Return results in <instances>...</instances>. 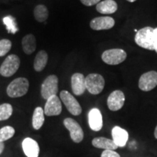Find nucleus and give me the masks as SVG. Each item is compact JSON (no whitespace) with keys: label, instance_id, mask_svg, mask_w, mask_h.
I'll return each instance as SVG.
<instances>
[{"label":"nucleus","instance_id":"obj_23","mask_svg":"<svg viewBox=\"0 0 157 157\" xmlns=\"http://www.w3.org/2000/svg\"><path fill=\"white\" fill-rule=\"evenodd\" d=\"M3 23L5 25L6 29H7V30L9 33L15 34V33L18 31L16 21H15L14 17L11 16V15H8V16L4 17Z\"/></svg>","mask_w":157,"mask_h":157},{"label":"nucleus","instance_id":"obj_13","mask_svg":"<svg viewBox=\"0 0 157 157\" xmlns=\"http://www.w3.org/2000/svg\"><path fill=\"white\" fill-rule=\"evenodd\" d=\"M88 122L91 129L98 132L103 127V117L99 109H93L88 114Z\"/></svg>","mask_w":157,"mask_h":157},{"label":"nucleus","instance_id":"obj_26","mask_svg":"<svg viewBox=\"0 0 157 157\" xmlns=\"http://www.w3.org/2000/svg\"><path fill=\"white\" fill-rule=\"evenodd\" d=\"M12 42L9 39H4L0 40V57L5 56L10 50Z\"/></svg>","mask_w":157,"mask_h":157},{"label":"nucleus","instance_id":"obj_6","mask_svg":"<svg viewBox=\"0 0 157 157\" xmlns=\"http://www.w3.org/2000/svg\"><path fill=\"white\" fill-rule=\"evenodd\" d=\"M102 60L109 65H118L127 58V53L121 49H111L105 50L102 54Z\"/></svg>","mask_w":157,"mask_h":157},{"label":"nucleus","instance_id":"obj_5","mask_svg":"<svg viewBox=\"0 0 157 157\" xmlns=\"http://www.w3.org/2000/svg\"><path fill=\"white\" fill-rule=\"evenodd\" d=\"M58 91V78L56 75H50L44 79L41 87V95L47 101L53 95H57Z\"/></svg>","mask_w":157,"mask_h":157},{"label":"nucleus","instance_id":"obj_25","mask_svg":"<svg viewBox=\"0 0 157 157\" xmlns=\"http://www.w3.org/2000/svg\"><path fill=\"white\" fill-rule=\"evenodd\" d=\"M15 134V129L10 126L4 127L0 129V142L9 140Z\"/></svg>","mask_w":157,"mask_h":157},{"label":"nucleus","instance_id":"obj_4","mask_svg":"<svg viewBox=\"0 0 157 157\" xmlns=\"http://www.w3.org/2000/svg\"><path fill=\"white\" fill-rule=\"evenodd\" d=\"M21 60L15 55H10L5 58L0 67V74L5 77H10L18 70Z\"/></svg>","mask_w":157,"mask_h":157},{"label":"nucleus","instance_id":"obj_8","mask_svg":"<svg viewBox=\"0 0 157 157\" xmlns=\"http://www.w3.org/2000/svg\"><path fill=\"white\" fill-rule=\"evenodd\" d=\"M63 124L66 129L70 132V136L72 140L76 143L82 142L84 138V132L77 121L71 118H66L64 119Z\"/></svg>","mask_w":157,"mask_h":157},{"label":"nucleus","instance_id":"obj_14","mask_svg":"<svg viewBox=\"0 0 157 157\" xmlns=\"http://www.w3.org/2000/svg\"><path fill=\"white\" fill-rule=\"evenodd\" d=\"M71 88L74 95H82L86 90L85 77L82 74L76 73L71 76Z\"/></svg>","mask_w":157,"mask_h":157},{"label":"nucleus","instance_id":"obj_11","mask_svg":"<svg viewBox=\"0 0 157 157\" xmlns=\"http://www.w3.org/2000/svg\"><path fill=\"white\" fill-rule=\"evenodd\" d=\"M62 111V104L57 95H53L47 100L44 105V114L48 117L58 116Z\"/></svg>","mask_w":157,"mask_h":157},{"label":"nucleus","instance_id":"obj_33","mask_svg":"<svg viewBox=\"0 0 157 157\" xmlns=\"http://www.w3.org/2000/svg\"><path fill=\"white\" fill-rule=\"evenodd\" d=\"M135 32H137L138 31H137V29H135Z\"/></svg>","mask_w":157,"mask_h":157},{"label":"nucleus","instance_id":"obj_17","mask_svg":"<svg viewBox=\"0 0 157 157\" xmlns=\"http://www.w3.org/2000/svg\"><path fill=\"white\" fill-rule=\"evenodd\" d=\"M117 4L114 0H104L96 5V10L98 13L104 15L113 14L117 10Z\"/></svg>","mask_w":157,"mask_h":157},{"label":"nucleus","instance_id":"obj_28","mask_svg":"<svg viewBox=\"0 0 157 157\" xmlns=\"http://www.w3.org/2000/svg\"><path fill=\"white\" fill-rule=\"evenodd\" d=\"M80 1H81V2L84 5L90 7V6L97 5V4L100 2L101 0H80Z\"/></svg>","mask_w":157,"mask_h":157},{"label":"nucleus","instance_id":"obj_1","mask_svg":"<svg viewBox=\"0 0 157 157\" xmlns=\"http://www.w3.org/2000/svg\"><path fill=\"white\" fill-rule=\"evenodd\" d=\"M154 29L150 26H146L140 29L135 36L136 44L144 49L154 50Z\"/></svg>","mask_w":157,"mask_h":157},{"label":"nucleus","instance_id":"obj_9","mask_svg":"<svg viewBox=\"0 0 157 157\" xmlns=\"http://www.w3.org/2000/svg\"><path fill=\"white\" fill-rule=\"evenodd\" d=\"M157 86V72L154 71L146 72L140 77L138 87L141 90L148 92Z\"/></svg>","mask_w":157,"mask_h":157},{"label":"nucleus","instance_id":"obj_15","mask_svg":"<svg viewBox=\"0 0 157 157\" xmlns=\"http://www.w3.org/2000/svg\"><path fill=\"white\" fill-rule=\"evenodd\" d=\"M22 148L27 157H38L39 147L38 143L31 137H26L22 143Z\"/></svg>","mask_w":157,"mask_h":157},{"label":"nucleus","instance_id":"obj_10","mask_svg":"<svg viewBox=\"0 0 157 157\" xmlns=\"http://www.w3.org/2000/svg\"><path fill=\"white\" fill-rule=\"evenodd\" d=\"M125 101L124 94L121 90H115L110 94L107 100V105L111 111H117L123 107Z\"/></svg>","mask_w":157,"mask_h":157},{"label":"nucleus","instance_id":"obj_30","mask_svg":"<svg viewBox=\"0 0 157 157\" xmlns=\"http://www.w3.org/2000/svg\"><path fill=\"white\" fill-rule=\"evenodd\" d=\"M4 148H5V144H4L3 142H0V154L2 153Z\"/></svg>","mask_w":157,"mask_h":157},{"label":"nucleus","instance_id":"obj_18","mask_svg":"<svg viewBox=\"0 0 157 157\" xmlns=\"http://www.w3.org/2000/svg\"><path fill=\"white\" fill-rule=\"evenodd\" d=\"M92 144L94 147L98 148H103L104 150H113L117 149L118 146L113 142L112 139L105 138L103 137H95L92 141Z\"/></svg>","mask_w":157,"mask_h":157},{"label":"nucleus","instance_id":"obj_29","mask_svg":"<svg viewBox=\"0 0 157 157\" xmlns=\"http://www.w3.org/2000/svg\"><path fill=\"white\" fill-rule=\"evenodd\" d=\"M154 50L157 53V28L154 29Z\"/></svg>","mask_w":157,"mask_h":157},{"label":"nucleus","instance_id":"obj_24","mask_svg":"<svg viewBox=\"0 0 157 157\" xmlns=\"http://www.w3.org/2000/svg\"><path fill=\"white\" fill-rule=\"evenodd\" d=\"M13 113V106L9 103H4L0 105V121L7 120Z\"/></svg>","mask_w":157,"mask_h":157},{"label":"nucleus","instance_id":"obj_7","mask_svg":"<svg viewBox=\"0 0 157 157\" xmlns=\"http://www.w3.org/2000/svg\"><path fill=\"white\" fill-rule=\"evenodd\" d=\"M60 97L68 111L74 116H78L82 113V107L76 99L66 90L60 92Z\"/></svg>","mask_w":157,"mask_h":157},{"label":"nucleus","instance_id":"obj_2","mask_svg":"<svg viewBox=\"0 0 157 157\" xmlns=\"http://www.w3.org/2000/svg\"><path fill=\"white\" fill-rule=\"evenodd\" d=\"M29 88V82L27 78H17L9 84L7 93L10 98H20L27 93Z\"/></svg>","mask_w":157,"mask_h":157},{"label":"nucleus","instance_id":"obj_16","mask_svg":"<svg viewBox=\"0 0 157 157\" xmlns=\"http://www.w3.org/2000/svg\"><path fill=\"white\" fill-rule=\"evenodd\" d=\"M112 140L118 147H124L126 146L129 138V134L127 130L120 127L116 126L111 131Z\"/></svg>","mask_w":157,"mask_h":157},{"label":"nucleus","instance_id":"obj_27","mask_svg":"<svg viewBox=\"0 0 157 157\" xmlns=\"http://www.w3.org/2000/svg\"><path fill=\"white\" fill-rule=\"evenodd\" d=\"M101 157H120V155L113 150H105L102 153Z\"/></svg>","mask_w":157,"mask_h":157},{"label":"nucleus","instance_id":"obj_32","mask_svg":"<svg viewBox=\"0 0 157 157\" xmlns=\"http://www.w3.org/2000/svg\"><path fill=\"white\" fill-rule=\"evenodd\" d=\"M127 1H128L129 2H134L136 1V0H127Z\"/></svg>","mask_w":157,"mask_h":157},{"label":"nucleus","instance_id":"obj_21","mask_svg":"<svg viewBox=\"0 0 157 157\" xmlns=\"http://www.w3.org/2000/svg\"><path fill=\"white\" fill-rule=\"evenodd\" d=\"M44 112L41 107L35 109L32 118V125L35 129H39L44 122Z\"/></svg>","mask_w":157,"mask_h":157},{"label":"nucleus","instance_id":"obj_31","mask_svg":"<svg viewBox=\"0 0 157 157\" xmlns=\"http://www.w3.org/2000/svg\"><path fill=\"white\" fill-rule=\"evenodd\" d=\"M154 136L157 139V126L156 127V128H155V131H154Z\"/></svg>","mask_w":157,"mask_h":157},{"label":"nucleus","instance_id":"obj_22","mask_svg":"<svg viewBox=\"0 0 157 157\" xmlns=\"http://www.w3.org/2000/svg\"><path fill=\"white\" fill-rule=\"evenodd\" d=\"M34 15L35 19L39 22L47 21L49 16V12L47 7L44 5H39L34 8Z\"/></svg>","mask_w":157,"mask_h":157},{"label":"nucleus","instance_id":"obj_3","mask_svg":"<svg viewBox=\"0 0 157 157\" xmlns=\"http://www.w3.org/2000/svg\"><path fill=\"white\" fill-rule=\"evenodd\" d=\"M86 89L93 95H98L105 87V79L101 74H90L85 78Z\"/></svg>","mask_w":157,"mask_h":157},{"label":"nucleus","instance_id":"obj_20","mask_svg":"<svg viewBox=\"0 0 157 157\" xmlns=\"http://www.w3.org/2000/svg\"><path fill=\"white\" fill-rule=\"evenodd\" d=\"M48 56L44 50H40L35 57L34 61V68L36 71L40 72L44 70V68L48 63Z\"/></svg>","mask_w":157,"mask_h":157},{"label":"nucleus","instance_id":"obj_19","mask_svg":"<svg viewBox=\"0 0 157 157\" xmlns=\"http://www.w3.org/2000/svg\"><path fill=\"white\" fill-rule=\"evenodd\" d=\"M22 48L26 55H31L36 48V38L33 34H27L22 39Z\"/></svg>","mask_w":157,"mask_h":157},{"label":"nucleus","instance_id":"obj_12","mask_svg":"<svg viewBox=\"0 0 157 157\" xmlns=\"http://www.w3.org/2000/svg\"><path fill=\"white\" fill-rule=\"evenodd\" d=\"M114 25V19L109 16L95 17L90 22L91 29L95 31L108 30V29L113 28Z\"/></svg>","mask_w":157,"mask_h":157}]
</instances>
